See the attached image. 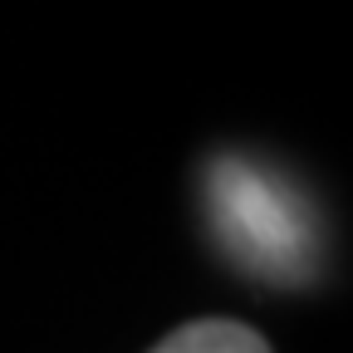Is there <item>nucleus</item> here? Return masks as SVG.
I'll list each match as a JSON object with an SVG mask.
<instances>
[{"instance_id":"obj_1","label":"nucleus","mask_w":353,"mask_h":353,"mask_svg":"<svg viewBox=\"0 0 353 353\" xmlns=\"http://www.w3.org/2000/svg\"><path fill=\"white\" fill-rule=\"evenodd\" d=\"M221 196V221L236 231V241L280 275H294L299 226L285 216V196L250 167H221V182H211V201Z\"/></svg>"},{"instance_id":"obj_2","label":"nucleus","mask_w":353,"mask_h":353,"mask_svg":"<svg viewBox=\"0 0 353 353\" xmlns=\"http://www.w3.org/2000/svg\"><path fill=\"white\" fill-rule=\"evenodd\" d=\"M152 353H270V343L236 319H196L172 329Z\"/></svg>"}]
</instances>
